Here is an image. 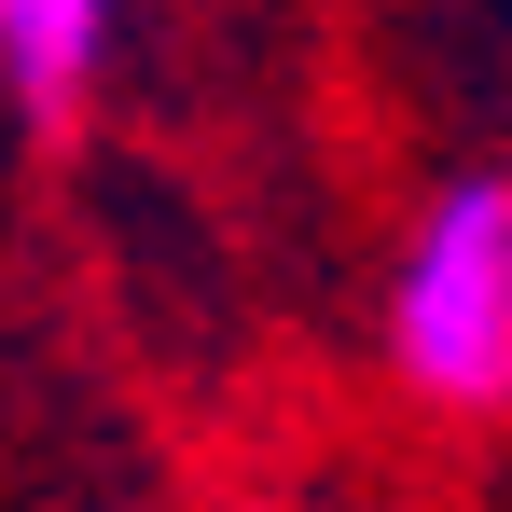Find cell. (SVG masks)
I'll list each match as a JSON object with an SVG mask.
<instances>
[{"mask_svg":"<svg viewBox=\"0 0 512 512\" xmlns=\"http://www.w3.org/2000/svg\"><path fill=\"white\" fill-rule=\"evenodd\" d=\"M388 374L429 416H512V167H457L388 263Z\"/></svg>","mask_w":512,"mask_h":512,"instance_id":"cell-1","label":"cell"},{"mask_svg":"<svg viewBox=\"0 0 512 512\" xmlns=\"http://www.w3.org/2000/svg\"><path fill=\"white\" fill-rule=\"evenodd\" d=\"M125 42V0H0V84L28 111H84Z\"/></svg>","mask_w":512,"mask_h":512,"instance_id":"cell-2","label":"cell"}]
</instances>
